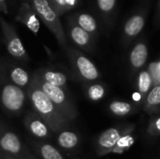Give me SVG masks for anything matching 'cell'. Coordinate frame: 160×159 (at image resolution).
Returning <instances> with one entry per match:
<instances>
[{
  "instance_id": "obj_7",
  "label": "cell",
  "mask_w": 160,
  "mask_h": 159,
  "mask_svg": "<svg viewBox=\"0 0 160 159\" xmlns=\"http://www.w3.org/2000/svg\"><path fill=\"white\" fill-rule=\"evenodd\" d=\"M0 22L4 34V42L8 54L20 62H27L29 56L14 27L6 22L2 18H0Z\"/></svg>"
},
{
  "instance_id": "obj_6",
  "label": "cell",
  "mask_w": 160,
  "mask_h": 159,
  "mask_svg": "<svg viewBox=\"0 0 160 159\" xmlns=\"http://www.w3.org/2000/svg\"><path fill=\"white\" fill-rule=\"evenodd\" d=\"M131 129H135L134 124L112 127L104 130L101 134H99L95 142L97 155L98 157H104L109 154H112L120 138Z\"/></svg>"
},
{
  "instance_id": "obj_1",
  "label": "cell",
  "mask_w": 160,
  "mask_h": 159,
  "mask_svg": "<svg viewBox=\"0 0 160 159\" xmlns=\"http://www.w3.org/2000/svg\"><path fill=\"white\" fill-rule=\"evenodd\" d=\"M26 96L30 101L33 111L47 123L53 133H58L62 129L68 127L70 122L66 119L55 108V106L42 92L33 78L29 87L26 90Z\"/></svg>"
},
{
  "instance_id": "obj_5",
  "label": "cell",
  "mask_w": 160,
  "mask_h": 159,
  "mask_svg": "<svg viewBox=\"0 0 160 159\" xmlns=\"http://www.w3.org/2000/svg\"><path fill=\"white\" fill-rule=\"evenodd\" d=\"M68 56L76 77L85 82H94L100 79L101 74L96 65L80 52L69 49Z\"/></svg>"
},
{
  "instance_id": "obj_8",
  "label": "cell",
  "mask_w": 160,
  "mask_h": 159,
  "mask_svg": "<svg viewBox=\"0 0 160 159\" xmlns=\"http://www.w3.org/2000/svg\"><path fill=\"white\" fill-rule=\"evenodd\" d=\"M0 73L25 92L31 83L33 76L22 67L3 60H0Z\"/></svg>"
},
{
  "instance_id": "obj_21",
  "label": "cell",
  "mask_w": 160,
  "mask_h": 159,
  "mask_svg": "<svg viewBox=\"0 0 160 159\" xmlns=\"http://www.w3.org/2000/svg\"><path fill=\"white\" fill-rule=\"evenodd\" d=\"M133 132H134V129H131V130L128 131L127 133H125L120 138V140L117 142L112 154H119L120 155V154H123L124 152H126L127 150H128L134 144V142H135Z\"/></svg>"
},
{
  "instance_id": "obj_18",
  "label": "cell",
  "mask_w": 160,
  "mask_h": 159,
  "mask_svg": "<svg viewBox=\"0 0 160 159\" xmlns=\"http://www.w3.org/2000/svg\"><path fill=\"white\" fill-rule=\"evenodd\" d=\"M85 95L89 100L93 102H98L104 98L106 95V88L100 82H89V84H87L85 88Z\"/></svg>"
},
{
  "instance_id": "obj_10",
  "label": "cell",
  "mask_w": 160,
  "mask_h": 159,
  "mask_svg": "<svg viewBox=\"0 0 160 159\" xmlns=\"http://www.w3.org/2000/svg\"><path fill=\"white\" fill-rule=\"evenodd\" d=\"M23 123L27 131L37 140L51 139L54 134L47 123L33 110L27 112L23 118Z\"/></svg>"
},
{
  "instance_id": "obj_27",
  "label": "cell",
  "mask_w": 160,
  "mask_h": 159,
  "mask_svg": "<svg viewBox=\"0 0 160 159\" xmlns=\"http://www.w3.org/2000/svg\"><path fill=\"white\" fill-rule=\"evenodd\" d=\"M98 2L100 9H102L103 11L111 10L115 4V0H98Z\"/></svg>"
},
{
  "instance_id": "obj_29",
  "label": "cell",
  "mask_w": 160,
  "mask_h": 159,
  "mask_svg": "<svg viewBox=\"0 0 160 159\" xmlns=\"http://www.w3.org/2000/svg\"><path fill=\"white\" fill-rule=\"evenodd\" d=\"M0 159H20L17 157L11 156V155H8V154H3L0 153Z\"/></svg>"
},
{
  "instance_id": "obj_14",
  "label": "cell",
  "mask_w": 160,
  "mask_h": 159,
  "mask_svg": "<svg viewBox=\"0 0 160 159\" xmlns=\"http://www.w3.org/2000/svg\"><path fill=\"white\" fill-rule=\"evenodd\" d=\"M32 147L42 159H64L62 153L52 144L44 141H33Z\"/></svg>"
},
{
  "instance_id": "obj_28",
  "label": "cell",
  "mask_w": 160,
  "mask_h": 159,
  "mask_svg": "<svg viewBox=\"0 0 160 159\" xmlns=\"http://www.w3.org/2000/svg\"><path fill=\"white\" fill-rule=\"evenodd\" d=\"M19 158L20 159H37L36 157H33V156H32V155H31L27 150H25V151H24V153H23V154H22Z\"/></svg>"
},
{
  "instance_id": "obj_20",
  "label": "cell",
  "mask_w": 160,
  "mask_h": 159,
  "mask_svg": "<svg viewBox=\"0 0 160 159\" xmlns=\"http://www.w3.org/2000/svg\"><path fill=\"white\" fill-rule=\"evenodd\" d=\"M70 37L76 45L82 48H86L90 43L89 33L80 26H73L70 29Z\"/></svg>"
},
{
  "instance_id": "obj_22",
  "label": "cell",
  "mask_w": 160,
  "mask_h": 159,
  "mask_svg": "<svg viewBox=\"0 0 160 159\" xmlns=\"http://www.w3.org/2000/svg\"><path fill=\"white\" fill-rule=\"evenodd\" d=\"M143 25H144V20H143L142 17H141V16H133L126 23L125 31H126L127 35H128L130 37H133V36L138 35L142 31Z\"/></svg>"
},
{
  "instance_id": "obj_3",
  "label": "cell",
  "mask_w": 160,
  "mask_h": 159,
  "mask_svg": "<svg viewBox=\"0 0 160 159\" xmlns=\"http://www.w3.org/2000/svg\"><path fill=\"white\" fill-rule=\"evenodd\" d=\"M26 92L0 73V104L8 113L19 115L24 108Z\"/></svg>"
},
{
  "instance_id": "obj_25",
  "label": "cell",
  "mask_w": 160,
  "mask_h": 159,
  "mask_svg": "<svg viewBox=\"0 0 160 159\" xmlns=\"http://www.w3.org/2000/svg\"><path fill=\"white\" fill-rule=\"evenodd\" d=\"M52 2L59 13H63L66 9L72 7L76 4V0H52Z\"/></svg>"
},
{
  "instance_id": "obj_15",
  "label": "cell",
  "mask_w": 160,
  "mask_h": 159,
  "mask_svg": "<svg viewBox=\"0 0 160 159\" xmlns=\"http://www.w3.org/2000/svg\"><path fill=\"white\" fill-rule=\"evenodd\" d=\"M143 111L150 114H156L160 112V85L154 86L143 100Z\"/></svg>"
},
{
  "instance_id": "obj_4",
  "label": "cell",
  "mask_w": 160,
  "mask_h": 159,
  "mask_svg": "<svg viewBox=\"0 0 160 159\" xmlns=\"http://www.w3.org/2000/svg\"><path fill=\"white\" fill-rule=\"evenodd\" d=\"M33 7L46 26L53 33L59 45L64 48L67 43L66 35L55 10L51 7L48 0H33Z\"/></svg>"
},
{
  "instance_id": "obj_23",
  "label": "cell",
  "mask_w": 160,
  "mask_h": 159,
  "mask_svg": "<svg viewBox=\"0 0 160 159\" xmlns=\"http://www.w3.org/2000/svg\"><path fill=\"white\" fill-rule=\"evenodd\" d=\"M79 26L85 30L87 33H93L97 29V23L95 19L89 14H82L78 19Z\"/></svg>"
},
{
  "instance_id": "obj_26",
  "label": "cell",
  "mask_w": 160,
  "mask_h": 159,
  "mask_svg": "<svg viewBox=\"0 0 160 159\" xmlns=\"http://www.w3.org/2000/svg\"><path fill=\"white\" fill-rule=\"evenodd\" d=\"M148 71L151 74V77L153 79L154 86L160 85V66L159 62L151 63L148 68Z\"/></svg>"
},
{
  "instance_id": "obj_9",
  "label": "cell",
  "mask_w": 160,
  "mask_h": 159,
  "mask_svg": "<svg viewBox=\"0 0 160 159\" xmlns=\"http://www.w3.org/2000/svg\"><path fill=\"white\" fill-rule=\"evenodd\" d=\"M25 150L19 136L0 121V153L20 157Z\"/></svg>"
},
{
  "instance_id": "obj_12",
  "label": "cell",
  "mask_w": 160,
  "mask_h": 159,
  "mask_svg": "<svg viewBox=\"0 0 160 159\" xmlns=\"http://www.w3.org/2000/svg\"><path fill=\"white\" fill-rule=\"evenodd\" d=\"M35 12L36 11L28 4H22L17 15V20L22 22L28 29H30L34 34L37 35L40 25L39 20Z\"/></svg>"
},
{
  "instance_id": "obj_19",
  "label": "cell",
  "mask_w": 160,
  "mask_h": 159,
  "mask_svg": "<svg viewBox=\"0 0 160 159\" xmlns=\"http://www.w3.org/2000/svg\"><path fill=\"white\" fill-rule=\"evenodd\" d=\"M133 105L127 101L113 100L109 104V111L111 112V113L119 117L130 114L133 112Z\"/></svg>"
},
{
  "instance_id": "obj_30",
  "label": "cell",
  "mask_w": 160,
  "mask_h": 159,
  "mask_svg": "<svg viewBox=\"0 0 160 159\" xmlns=\"http://www.w3.org/2000/svg\"><path fill=\"white\" fill-rule=\"evenodd\" d=\"M0 10L4 11L5 13H7L8 8H7V5H6V1L5 0H0Z\"/></svg>"
},
{
  "instance_id": "obj_2",
  "label": "cell",
  "mask_w": 160,
  "mask_h": 159,
  "mask_svg": "<svg viewBox=\"0 0 160 159\" xmlns=\"http://www.w3.org/2000/svg\"><path fill=\"white\" fill-rule=\"evenodd\" d=\"M32 78L66 119L72 122L77 118L79 113L77 107L75 106L72 98L68 96L67 89L44 82L34 74Z\"/></svg>"
},
{
  "instance_id": "obj_11",
  "label": "cell",
  "mask_w": 160,
  "mask_h": 159,
  "mask_svg": "<svg viewBox=\"0 0 160 159\" xmlns=\"http://www.w3.org/2000/svg\"><path fill=\"white\" fill-rule=\"evenodd\" d=\"M34 75L44 82L67 89L68 78L60 68H56L54 67H45L36 70Z\"/></svg>"
},
{
  "instance_id": "obj_17",
  "label": "cell",
  "mask_w": 160,
  "mask_h": 159,
  "mask_svg": "<svg viewBox=\"0 0 160 159\" xmlns=\"http://www.w3.org/2000/svg\"><path fill=\"white\" fill-rule=\"evenodd\" d=\"M153 87H154V82L150 72L148 71V69L142 70L137 78V89L142 101L144 100L145 97Z\"/></svg>"
},
{
  "instance_id": "obj_24",
  "label": "cell",
  "mask_w": 160,
  "mask_h": 159,
  "mask_svg": "<svg viewBox=\"0 0 160 159\" xmlns=\"http://www.w3.org/2000/svg\"><path fill=\"white\" fill-rule=\"evenodd\" d=\"M147 133L152 137H157L160 135V116L151 117L148 127Z\"/></svg>"
},
{
  "instance_id": "obj_13",
  "label": "cell",
  "mask_w": 160,
  "mask_h": 159,
  "mask_svg": "<svg viewBox=\"0 0 160 159\" xmlns=\"http://www.w3.org/2000/svg\"><path fill=\"white\" fill-rule=\"evenodd\" d=\"M57 144L64 150H74L80 145V136L77 132L64 128L58 133H56Z\"/></svg>"
},
{
  "instance_id": "obj_16",
  "label": "cell",
  "mask_w": 160,
  "mask_h": 159,
  "mask_svg": "<svg viewBox=\"0 0 160 159\" xmlns=\"http://www.w3.org/2000/svg\"><path fill=\"white\" fill-rule=\"evenodd\" d=\"M147 57H148V51L146 45L143 43H139L131 51L129 61L133 68L140 69L145 65L147 61Z\"/></svg>"
}]
</instances>
